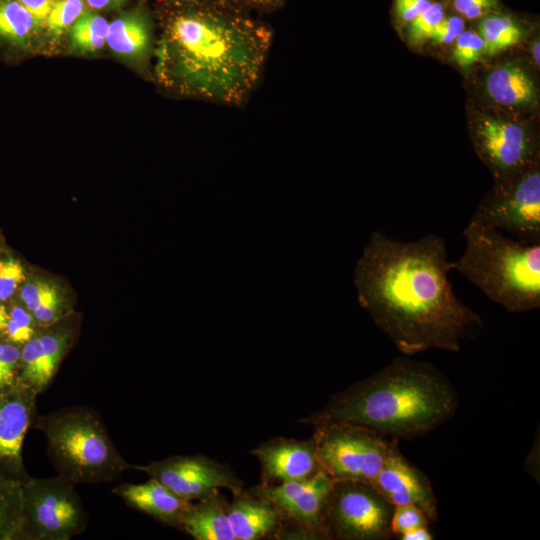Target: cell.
I'll return each mask as SVG.
<instances>
[{
	"label": "cell",
	"instance_id": "7402d4cb",
	"mask_svg": "<svg viewBox=\"0 0 540 540\" xmlns=\"http://www.w3.org/2000/svg\"><path fill=\"white\" fill-rule=\"evenodd\" d=\"M43 28L18 0H0V39L17 47H28Z\"/></svg>",
	"mask_w": 540,
	"mask_h": 540
},
{
	"label": "cell",
	"instance_id": "cb8c5ba5",
	"mask_svg": "<svg viewBox=\"0 0 540 540\" xmlns=\"http://www.w3.org/2000/svg\"><path fill=\"white\" fill-rule=\"evenodd\" d=\"M477 34L485 47V54L495 55L517 44L523 38V30L510 16L488 14L477 25Z\"/></svg>",
	"mask_w": 540,
	"mask_h": 540
},
{
	"label": "cell",
	"instance_id": "f1b7e54d",
	"mask_svg": "<svg viewBox=\"0 0 540 540\" xmlns=\"http://www.w3.org/2000/svg\"><path fill=\"white\" fill-rule=\"evenodd\" d=\"M485 54L481 37L470 30H464L457 38L453 48V60L462 68H468Z\"/></svg>",
	"mask_w": 540,
	"mask_h": 540
},
{
	"label": "cell",
	"instance_id": "f35d334b",
	"mask_svg": "<svg viewBox=\"0 0 540 540\" xmlns=\"http://www.w3.org/2000/svg\"><path fill=\"white\" fill-rule=\"evenodd\" d=\"M92 9H104L120 3L122 0H85Z\"/></svg>",
	"mask_w": 540,
	"mask_h": 540
},
{
	"label": "cell",
	"instance_id": "d590c367",
	"mask_svg": "<svg viewBox=\"0 0 540 540\" xmlns=\"http://www.w3.org/2000/svg\"><path fill=\"white\" fill-rule=\"evenodd\" d=\"M45 27L48 15L56 0H18Z\"/></svg>",
	"mask_w": 540,
	"mask_h": 540
},
{
	"label": "cell",
	"instance_id": "7c38bea8",
	"mask_svg": "<svg viewBox=\"0 0 540 540\" xmlns=\"http://www.w3.org/2000/svg\"><path fill=\"white\" fill-rule=\"evenodd\" d=\"M66 318L50 326L39 327L35 335L21 346L18 384L37 395L50 386L74 342L75 325L65 321Z\"/></svg>",
	"mask_w": 540,
	"mask_h": 540
},
{
	"label": "cell",
	"instance_id": "7a4b0ae2",
	"mask_svg": "<svg viewBox=\"0 0 540 540\" xmlns=\"http://www.w3.org/2000/svg\"><path fill=\"white\" fill-rule=\"evenodd\" d=\"M235 0H193L169 19L163 66L182 89L213 103L238 105L260 80L270 28Z\"/></svg>",
	"mask_w": 540,
	"mask_h": 540
},
{
	"label": "cell",
	"instance_id": "44dd1931",
	"mask_svg": "<svg viewBox=\"0 0 540 540\" xmlns=\"http://www.w3.org/2000/svg\"><path fill=\"white\" fill-rule=\"evenodd\" d=\"M485 86L489 96L502 105L528 104L536 94L532 79L515 65L494 69L487 76Z\"/></svg>",
	"mask_w": 540,
	"mask_h": 540
},
{
	"label": "cell",
	"instance_id": "277c9868",
	"mask_svg": "<svg viewBox=\"0 0 540 540\" xmlns=\"http://www.w3.org/2000/svg\"><path fill=\"white\" fill-rule=\"evenodd\" d=\"M457 270L510 313L540 307V242L527 244L470 219Z\"/></svg>",
	"mask_w": 540,
	"mask_h": 540
},
{
	"label": "cell",
	"instance_id": "8d00e7d4",
	"mask_svg": "<svg viewBox=\"0 0 540 540\" xmlns=\"http://www.w3.org/2000/svg\"><path fill=\"white\" fill-rule=\"evenodd\" d=\"M255 11H273L280 8L286 0H235Z\"/></svg>",
	"mask_w": 540,
	"mask_h": 540
},
{
	"label": "cell",
	"instance_id": "52a82bcc",
	"mask_svg": "<svg viewBox=\"0 0 540 540\" xmlns=\"http://www.w3.org/2000/svg\"><path fill=\"white\" fill-rule=\"evenodd\" d=\"M75 484L59 475L22 483L21 540H69L85 531L88 514Z\"/></svg>",
	"mask_w": 540,
	"mask_h": 540
},
{
	"label": "cell",
	"instance_id": "30bf717a",
	"mask_svg": "<svg viewBox=\"0 0 540 540\" xmlns=\"http://www.w3.org/2000/svg\"><path fill=\"white\" fill-rule=\"evenodd\" d=\"M334 481L322 470L306 480L261 483L252 492L273 505L283 520L296 524L300 535L327 539L324 517Z\"/></svg>",
	"mask_w": 540,
	"mask_h": 540
},
{
	"label": "cell",
	"instance_id": "8fae6325",
	"mask_svg": "<svg viewBox=\"0 0 540 540\" xmlns=\"http://www.w3.org/2000/svg\"><path fill=\"white\" fill-rule=\"evenodd\" d=\"M187 501L204 498L220 488L240 492L241 482L225 466L203 455H174L148 464H130Z\"/></svg>",
	"mask_w": 540,
	"mask_h": 540
},
{
	"label": "cell",
	"instance_id": "4316f807",
	"mask_svg": "<svg viewBox=\"0 0 540 540\" xmlns=\"http://www.w3.org/2000/svg\"><path fill=\"white\" fill-rule=\"evenodd\" d=\"M445 16L441 2H433L424 12L408 23L407 40L411 45L418 46L430 39L435 27Z\"/></svg>",
	"mask_w": 540,
	"mask_h": 540
},
{
	"label": "cell",
	"instance_id": "ab89813d",
	"mask_svg": "<svg viewBox=\"0 0 540 540\" xmlns=\"http://www.w3.org/2000/svg\"><path fill=\"white\" fill-rule=\"evenodd\" d=\"M539 44H540L539 40H536L534 41L533 46H532V55L537 65H539V62H540V57H539L540 45Z\"/></svg>",
	"mask_w": 540,
	"mask_h": 540
},
{
	"label": "cell",
	"instance_id": "d4e9b609",
	"mask_svg": "<svg viewBox=\"0 0 540 540\" xmlns=\"http://www.w3.org/2000/svg\"><path fill=\"white\" fill-rule=\"evenodd\" d=\"M108 23L100 15L83 12L70 28L71 45L80 52H95L106 43Z\"/></svg>",
	"mask_w": 540,
	"mask_h": 540
},
{
	"label": "cell",
	"instance_id": "5bb4252c",
	"mask_svg": "<svg viewBox=\"0 0 540 540\" xmlns=\"http://www.w3.org/2000/svg\"><path fill=\"white\" fill-rule=\"evenodd\" d=\"M371 485L393 507L414 505L430 522L438 519L437 499L429 478L397 446Z\"/></svg>",
	"mask_w": 540,
	"mask_h": 540
},
{
	"label": "cell",
	"instance_id": "83f0119b",
	"mask_svg": "<svg viewBox=\"0 0 540 540\" xmlns=\"http://www.w3.org/2000/svg\"><path fill=\"white\" fill-rule=\"evenodd\" d=\"M21 299L25 308L31 313L39 308L63 302L52 283L38 279L23 286Z\"/></svg>",
	"mask_w": 540,
	"mask_h": 540
},
{
	"label": "cell",
	"instance_id": "5b68a950",
	"mask_svg": "<svg viewBox=\"0 0 540 540\" xmlns=\"http://www.w3.org/2000/svg\"><path fill=\"white\" fill-rule=\"evenodd\" d=\"M32 424L46 438L57 475L75 485L109 482L130 469L92 408H60L36 415Z\"/></svg>",
	"mask_w": 540,
	"mask_h": 540
},
{
	"label": "cell",
	"instance_id": "ac0fdd59",
	"mask_svg": "<svg viewBox=\"0 0 540 540\" xmlns=\"http://www.w3.org/2000/svg\"><path fill=\"white\" fill-rule=\"evenodd\" d=\"M234 495L228 518L235 540H258L281 530L282 516L265 499L242 490Z\"/></svg>",
	"mask_w": 540,
	"mask_h": 540
},
{
	"label": "cell",
	"instance_id": "9c48e42d",
	"mask_svg": "<svg viewBox=\"0 0 540 540\" xmlns=\"http://www.w3.org/2000/svg\"><path fill=\"white\" fill-rule=\"evenodd\" d=\"M488 196L471 219L516 240L540 242V172L526 168Z\"/></svg>",
	"mask_w": 540,
	"mask_h": 540
},
{
	"label": "cell",
	"instance_id": "e0dca14e",
	"mask_svg": "<svg viewBox=\"0 0 540 540\" xmlns=\"http://www.w3.org/2000/svg\"><path fill=\"white\" fill-rule=\"evenodd\" d=\"M112 493L129 507L162 524L179 529L183 515L192 502L179 497L161 482L150 477L143 483L119 484L113 487Z\"/></svg>",
	"mask_w": 540,
	"mask_h": 540
},
{
	"label": "cell",
	"instance_id": "6da1fadb",
	"mask_svg": "<svg viewBox=\"0 0 540 540\" xmlns=\"http://www.w3.org/2000/svg\"><path fill=\"white\" fill-rule=\"evenodd\" d=\"M451 270L442 237L399 242L375 231L355 268L359 304L405 356L459 352L482 318L455 295Z\"/></svg>",
	"mask_w": 540,
	"mask_h": 540
},
{
	"label": "cell",
	"instance_id": "603a6c76",
	"mask_svg": "<svg viewBox=\"0 0 540 540\" xmlns=\"http://www.w3.org/2000/svg\"><path fill=\"white\" fill-rule=\"evenodd\" d=\"M22 483L0 473V540L19 539L23 521Z\"/></svg>",
	"mask_w": 540,
	"mask_h": 540
},
{
	"label": "cell",
	"instance_id": "4fadbf2b",
	"mask_svg": "<svg viewBox=\"0 0 540 540\" xmlns=\"http://www.w3.org/2000/svg\"><path fill=\"white\" fill-rule=\"evenodd\" d=\"M36 397L19 384L0 390V473L21 482L30 477L24 467L22 447L36 416Z\"/></svg>",
	"mask_w": 540,
	"mask_h": 540
},
{
	"label": "cell",
	"instance_id": "74e56055",
	"mask_svg": "<svg viewBox=\"0 0 540 540\" xmlns=\"http://www.w3.org/2000/svg\"><path fill=\"white\" fill-rule=\"evenodd\" d=\"M402 540H432L433 535L428 526L414 528L401 536Z\"/></svg>",
	"mask_w": 540,
	"mask_h": 540
},
{
	"label": "cell",
	"instance_id": "ba28073f",
	"mask_svg": "<svg viewBox=\"0 0 540 540\" xmlns=\"http://www.w3.org/2000/svg\"><path fill=\"white\" fill-rule=\"evenodd\" d=\"M393 506L369 483L334 481L324 517L327 539L386 540Z\"/></svg>",
	"mask_w": 540,
	"mask_h": 540
},
{
	"label": "cell",
	"instance_id": "60d3db41",
	"mask_svg": "<svg viewBox=\"0 0 540 540\" xmlns=\"http://www.w3.org/2000/svg\"><path fill=\"white\" fill-rule=\"evenodd\" d=\"M8 316H9V314L6 311V308L4 307V305H2L0 303V319L1 318H7Z\"/></svg>",
	"mask_w": 540,
	"mask_h": 540
},
{
	"label": "cell",
	"instance_id": "3957f363",
	"mask_svg": "<svg viewBox=\"0 0 540 540\" xmlns=\"http://www.w3.org/2000/svg\"><path fill=\"white\" fill-rule=\"evenodd\" d=\"M458 405L457 392L441 371L404 355L333 395L302 421L314 426L345 422L388 438L412 440L450 420Z\"/></svg>",
	"mask_w": 540,
	"mask_h": 540
},
{
	"label": "cell",
	"instance_id": "f546056e",
	"mask_svg": "<svg viewBox=\"0 0 540 540\" xmlns=\"http://www.w3.org/2000/svg\"><path fill=\"white\" fill-rule=\"evenodd\" d=\"M429 523L430 520L420 508L414 505H400L393 508L390 529L393 536L401 537L414 528L429 526Z\"/></svg>",
	"mask_w": 540,
	"mask_h": 540
},
{
	"label": "cell",
	"instance_id": "484cf974",
	"mask_svg": "<svg viewBox=\"0 0 540 540\" xmlns=\"http://www.w3.org/2000/svg\"><path fill=\"white\" fill-rule=\"evenodd\" d=\"M84 12L83 0H56L45 27L51 36L64 34Z\"/></svg>",
	"mask_w": 540,
	"mask_h": 540
},
{
	"label": "cell",
	"instance_id": "e575fe53",
	"mask_svg": "<svg viewBox=\"0 0 540 540\" xmlns=\"http://www.w3.org/2000/svg\"><path fill=\"white\" fill-rule=\"evenodd\" d=\"M38 328L23 326L8 317L3 334L6 336L8 342L22 346L35 335Z\"/></svg>",
	"mask_w": 540,
	"mask_h": 540
},
{
	"label": "cell",
	"instance_id": "836d02e7",
	"mask_svg": "<svg viewBox=\"0 0 540 540\" xmlns=\"http://www.w3.org/2000/svg\"><path fill=\"white\" fill-rule=\"evenodd\" d=\"M432 3L430 0H395L394 12L399 21L409 23L428 9Z\"/></svg>",
	"mask_w": 540,
	"mask_h": 540
},
{
	"label": "cell",
	"instance_id": "2e32d148",
	"mask_svg": "<svg viewBox=\"0 0 540 540\" xmlns=\"http://www.w3.org/2000/svg\"><path fill=\"white\" fill-rule=\"evenodd\" d=\"M251 453L260 463L261 483L306 480L321 470L312 438H274Z\"/></svg>",
	"mask_w": 540,
	"mask_h": 540
},
{
	"label": "cell",
	"instance_id": "9a60e30c",
	"mask_svg": "<svg viewBox=\"0 0 540 540\" xmlns=\"http://www.w3.org/2000/svg\"><path fill=\"white\" fill-rule=\"evenodd\" d=\"M476 140L480 154L498 174L514 176L531 163V142L515 123L484 117L476 128Z\"/></svg>",
	"mask_w": 540,
	"mask_h": 540
},
{
	"label": "cell",
	"instance_id": "d6a6232c",
	"mask_svg": "<svg viewBox=\"0 0 540 540\" xmlns=\"http://www.w3.org/2000/svg\"><path fill=\"white\" fill-rule=\"evenodd\" d=\"M497 6V0H453L454 9L468 19L482 17Z\"/></svg>",
	"mask_w": 540,
	"mask_h": 540
},
{
	"label": "cell",
	"instance_id": "ffe728a7",
	"mask_svg": "<svg viewBox=\"0 0 540 540\" xmlns=\"http://www.w3.org/2000/svg\"><path fill=\"white\" fill-rule=\"evenodd\" d=\"M150 25L140 12H130L116 18L108 25L106 43L117 54L141 59L150 48Z\"/></svg>",
	"mask_w": 540,
	"mask_h": 540
},
{
	"label": "cell",
	"instance_id": "4dcf8cb0",
	"mask_svg": "<svg viewBox=\"0 0 540 540\" xmlns=\"http://www.w3.org/2000/svg\"><path fill=\"white\" fill-rule=\"evenodd\" d=\"M24 280V269L18 260H0V301L7 300Z\"/></svg>",
	"mask_w": 540,
	"mask_h": 540
},
{
	"label": "cell",
	"instance_id": "8992f818",
	"mask_svg": "<svg viewBox=\"0 0 540 540\" xmlns=\"http://www.w3.org/2000/svg\"><path fill=\"white\" fill-rule=\"evenodd\" d=\"M313 442L320 469L333 481L371 484L399 440L345 423L315 425Z\"/></svg>",
	"mask_w": 540,
	"mask_h": 540
},
{
	"label": "cell",
	"instance_id": "1f68e13d",
	"mask_svg": "<svg viewBox=\"0 0 540 540\" xmlns=\"http://www.w3.org/2000/svg\"><path fill=\"white\" fill-rule=\"evenodd\" d=\"M465 24L461 17L453 15L443 17L435 27L430 39L436 44H449L464 31Z\"/></svg>",
	"mask_w": 540,
	"mask_h": 540
},
{
	"label": "cell",
	"instance_id": "d6986e66",
	"mask_svg": "<svg viewBox=\"0 0 540 540\" xmlns=\"http://www.w3.org/2000/svg\"><path fill=\"white\" fill-rule=\"evenodd\" d=\"M229 504L215 491L191 502L183 515L180 529L196 540H235L229 518Z\"/></svg>",
	"mask_w": 540,
	"mask_h": 540
},
{
	"label": "cell",
	"instance_id": "b9f144b4",
	"mask_svg": "<svg viewBox=\"0 0 540 540\" xmlns=\"http://www.w3.org/2000/svg\"><path fill=\"white\" fill-rule=\"evenodd\" d=\"M2 346H3V342L0 341V353H1V350H2Z\"/></svg>",
	"mask_w": 540,
	"mask_h": 540
}]
</instances>
